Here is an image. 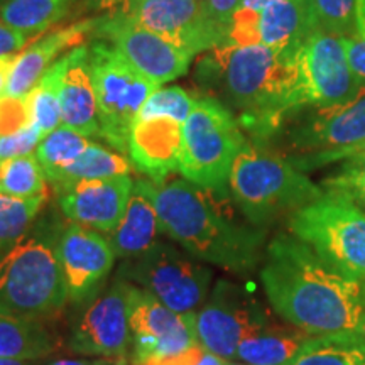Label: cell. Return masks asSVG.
Instances as JSON below:
<instances>
[{"instance_id": "cell-1", "label": "cell", "mask_w": 365, "mask_h": 365, "mask_svg": "<svg viewBox=\"0 0 365 365\" xmlns=\"http://www.w3.org/2000/svg\"><path fill=\"white\" fill-rule=\"evenodd\" d=\"M261 281L274 312L298 330L314 336L362 335L365 286L328 266L298 237H274Z\"/></svg>"}, {"instance_id": "cell-2", "label": "cell", "mask_w": 365, "mask_h": 365, "mask_svg": "<svg viewBox=\"0 0 365 365\" xmlns=\"http://www.w3.org/2000/svg\"><path fill=\"white\" fill-rule=\"evenodd\" d=\"M163 234L202 262L235 274L252 272L262 259L264 232L235 217L227 191L175 180L156 186Z\"/></svg>"}, {"instance_id": "cell-3", "label": "cell", "mask_w": 365, "mask_h": 365, "mask_svg": "<svg viewBox=\"0 0 365 365\" xmlns=\"http://www.w3.org/2000/svg\"><path fill=\"white\" fill-rule=\"evenodd\" d=\"M296 49L264 44H222L208 63L220 75L230 98L247 112L250 129L266 132L299 108Z\"/></svg>"}, {"instance_id": "cell-4", "label": "cell", "mask_w": 365, "mask_h": 365, "mask_svg": "<svg viewBox=\"0 0 365 365\" xmlns=\"http://www.w3.org/2000/svg\"><path fill=\"white\" fill-rule=\"evenodd\" d=\"M63 227H31L0 259V312L53 322L61 317L68 287L58 255Z\"/></svg>"}, {"instance_id": "cell-5", "label": "cell", "mask_w": 365, "mask_h": 365, "mask_svg": "<svg viewBox=\"0 0 365 365\" xmlns=\"http://www.w3.org/2000/svg\"><path fill=\"white\" fill-rule=\"evenodd\" d=\"M230 193L250 225L298 212L323 195L293 163L245 143L232 166Z\"/></svg>"}, {"instance_id": "cell-6", "label": "cell", "mask_w": 365, "mask_h": 365, "mask_svg": "<svg viewBox=\"0 0 365 365\" xmlns=\"http://www.w3.org/2000/svg\"><path fill=\"white\" fill-rule=\"evenodd\" d=\"M289 230L328 266L365 286V212L352 198L323 191L291 215Z\"/></svg>"}, {"instance_id": "cell-7", "label": "cell", "mask_w": 365, "mask_h": 365, "mask_svg": "<svg viewBox=\"0 0 365 365\" xmlns=\"http://www.w3.org/2000/svg\"><path fill=\"white\" fill-rule=\"evenodd\" d=\"M90 68L97 95L100 137L129 154L130 132L144 103L161 88L108 43H93Z\"/></svg>"}, {"instance_id": "cell-8", "label": "cell", "mask_w": 365, "mask_h": 365, "mask_svg": "<svg viewBox=\"0 0 365 365\" xmlns=\"http://www.w3.org/2000/svg\"><path fill=\"white\" fill-rule=\"evenodd\" d=\"M245 145L239 122L212 98L198 100L182 124L180 173L203 188L227 191L232 166Z\"/></svg>"}, {"instance_id": "cell-9", "label": "cell", "mask_w": 365, "mask_h": 365, "mask_svg": "<svg viewBox=\"0 0 365 365\" xmlns=\"http://www.w3.org/2000/svg\"><path fill=\"white\" fill-rule=\"evenodd\" d=\"M117 276L143 287L173 312L193 313L207 299L213 274L193 255L158 242L145 254L124 261Z\"/></svg>"}, {"instance_id": "cell-10", "label": "cell", "mask_w": 365, "mask_h": 365, "mask_svg": "<svg viewBox=\"0 0 365 365\" xmlns=\"http://www.w3.org/2000/svg\"><path fill=\"white\" fill-rule=\"evenodd\" d=\"M291 145L298 153L291 163L303 171L365 153V83L349 98L319 107L291 134Z\"/></svg>"}, {"instance_id": "cell-11", "label": "cell", "mask_w": 365, "mask_h": 365, "mask_svg": "<svg viewBox=\"0 0 365 365\" xmlns=\"http://www.w3.org/2000/svg\"><path fill=\"white\" fill-rule=\"evenodd\" d=\"M130 289L132 282L118 277L85 304L73 319L68 336V349L73 354L102 357L113 365L130 362Z\"/></svg>"}, {"instance_id": "cell-12", "label": "cell", "mask_w": 365, "mask_h": 365, "mask_svg": "<svg viewBox=\"0 0 365 365\" xmlns=\"http://www.w3.org/2000/svg\"><path fill=\"white\" fill-rule=\"evenodd\" d=\"M271 323L267 309L249 291L220 279L212 289L207 304L196 314V335L210 354L230 360L245 336Z\"/></svg>"}, {"instance_id": "cell-13", "label": "cell", "mask_w": 365, "mask_h": 365, "mask_svg": "<svg viewBox=\"0 0 365 365\" xmlns=\"http://www.w3.org/2000/svg\"><path fill=\"white\" fill-rule=\"evenodd\" d=\"M124 14L193 56L227 43L228 26L213 17L207 0H132Z\"/></svg>"}, {"instance_id": "cell-14", "label": "cell", "mask_w": 365, "mask_h": 365, "mask_svg": "<svg viewBox=\"0 0 365 365\" xmlns=\"http://www.w3.org/2000/svg\"><path fill=\"white\" fill-rule=\"evenodd\" d=\"M195 322V313L173 312L143 287L132 284V365L176 357L200 345Z\"/></svg>"}, {"instance_id": "cell-15", "label": "cell", "mask_w": 365, "mask_h": 365, "mask_svg": "<svg viewBox=\"0 0 365 365\" xmlns=\"http://www.w3.org/2000/svg\"><path fill=\"white\" fill-rule=\"evenodd\" d=\"M298 103L327 107L349 98L360 81L350 70L341 38L314 31L296 49Z\"/></svg>"}, {"instance_id": "cell-16", "label": "cell", "mask_w": 365, "mask_h": 365, "mask_svg": "<svg viewBox=\"0 0 365 365\" xmlns=\"http://www.w3.org/2000/svg\"><path fill=\"white\" fill-rule=\"evenodd\" d=\"M58 255L73 307H85L102 293L117 257L110 239L75 222L61 230Z\"/></svg>"}, {"instance_id": "cell-17", "label": "cell", "mask_w": 365, "mask_h": 365, "mask_svg": "<svg viewBox=\"0 0 365 365\" xmlns=\"http://www.w3.org/2000/svg\"><path fill=\"white\" fill-rule=\"evenodd\" d=\"M98 34L159 86L185 75L195 58L163 36L137 24L127 14H115L100 21Z\"/></svg>"}, {"instance_id": "cell-18", "label": "cell", "mask_w": 365, "mask_h": 365, "mask_svg": "<svg viewBox=\"0 0 365 365\" xmlns=\"http://www.w3.org/2000/svg\"><path fill=\"white\" fill-rule=\"evenodd\" d=\"M318 31L309 0H277L259 12L237 11L228 22L227 43L299 48Z\"/></svg>"}, {"instance_id": "cell-19", "label": "cell", "mask_w": 365, "mask_h": 365, "mask_svg": "<svg viewBox=\"0 0 365 365\" xmlns=\"http://www.w3.org/2000/svg\"><path fill=\"white\" fill-rule=\"evenodd\" d=\"M132 186L129 176L80 181L58 191V202L71 222L112 234L124 218Z\"/></svg>"}, {"instance_id": "cell-20", "label": "cell", "mask_w": 365, "mask_h": 365, "mask_svg": "<svg viewBox=\"0 0 365 365\" xmlns=\"http://www.w3.org/2000/svg\"><path fill=\"white\" fill-rule=\"evenodd\" d=\"M182 124L170 117L137 118L130 132L129 156L137 171L161 186L180 171Z\"/></svg>"}, {"instance_id": "cell-21", "label": "cell", "mask_w": 365, "mask_h": 365, "mask_svg": "<svg viewBox=\"0 0 365 365\" xmlns=\"http://www.w3.org/2000/svg\"><path fill=\"white\" fill-rule=\"evenodd\" d=\"M61 124L81 135H100L97 95L90 68V48L78 46L63 56L59 81Z\"/></svg>"}, {"instance_id": "cell-22", "label": "cell", "mask_w": 365, "mask_h": 365, "mask_svg": "<svg viewBox=\"0 0 365 365\" xmlns=\"http://www.w3.org/2000/svg\"><path fill=\"white\" fill-rule=\"evenodd\" d=\"M98 21L88 19L76 22L65 27V29L54 31V33L44 36L43 39L36 41L33 46L17 54L14 61L11 75H9L7 90L4 97L24 98L34 86L39 83L46 71L51 68L59 54L66 49L78 48V44L85 39V36L93 29Z\"/></svg>"}, {"instance_id": "cell-23", "label": "cell", "mask_w": 365, "mask_h": 365, "mask_svg": "<svg viewBox=\"0 0 365 365\" xmlns=\"http://www.w3.org/2000/svg\"><path fill=\"white\" fill-rule=\"evenodd\" d=\"M156 186L148 180L134 181L124 218L110 234V244L115 255L124 261L148 252L158 244L159 234H163L154 202Z\"/></svg>"}, {"instance_id": "cell-24", "label": "cell", "mask_w": 365, "mask_h": 365, "mask_svg": "<svg viewBox=\"0 0 365 365\" xmlns=\"http://www.w3.org/2000/svg\"><path fill=\"white\" fill-rule=\"evenodd\" d=\"M61 346L48 322L0 312V357L41 360Z\"/></svg>"}, {"instance_id": "cell-25", "label": "cell", "mask_w": 365, "mask_h": 365, "mask_svg": "<svg viewBox=\"0 0 365 365\" xmlns=\"http://www.w3.org/2000/svg\"><path fill=\"white\" fill-rule=\"evenodd\" d=\"M308 340V333L272 325L245 336L237 349V357L247 365H286Z\"/></svg>"}, {"instance_id": "cell-26", "label": "cell", "mask_w": 365, "mask_h": 365, "mask_svg": "<svg viewBox=\"0 0 365 365\" xmlns=\"http://www.w3.org/2000/svg\"><path fill=\"white\" fill-rule=\"evenodd\" d=\"M286 365H365V336L335 333L308 339Z\"/></svg>"}, {"instance_id": "cell-27", "label": "cell", "mask_w": 365, "mask_h": 365, "mask_svg": "<svg viewBox=\"0 0 365 365\" xmlns=\"http://www.w3.org/2000/svg\"><path fill=\"white\" fill-rule=\"evenodd\" d=\"M130 163L129 159L120 154L102 148V145L90 144L81 156L75 163L59 173L53 181L58 191L68 188L80 181L88 180H108V178L129 176Z\"/></svg>"}, {"instance_id": "cell-28", "label": "cell", "mask_w": 365, "mask_h": 365, "mask_svg": "<svg viewBox=\"0 0 365 365\" xmlns=\"http://www.w3.org/2000/svg\"><path fill=\"white\" fill-rule=\"evenodd\" d=\"M70 0H6L0 21L33 38L65 16Z\"/></svg>"}, {"instance_id": "cell-29", "label": "cell", "mask_w": 365, "mask_h": 365, "mask_svg": "<svg viewBox=\"0 0 365 365\" xmlns=\"http://www.w3.org/2000/svg\"><path fill=\"white\" fill-rule=\"evenodd\" d=\"M90 144L85 135L63 124L44 135L36 149V158L46 180L51 182L56 180L59 173L75 163Z\"/></svg>"}, {"instance_id": "cell-30", "label": "cell", "mask_w": 365, "mask_h": 365, "mask_svg": "<svg viewBox=\"0 0 365 365\" xmlns=\"http://www.w3.org/2000/svg\"><path fill=\"white\" fill-rule=\"evenodd\" d=\"M48 195L16 198L0 193V259L31 230Z\"/></svg>"}, {"instance_id": "cell-31", "label": "cell", "mask_w": 365, "mask_h": 365, "mask_svg": "<svg viewBox=\"0 0 365 365\" xmlns=\"http://www.w3.org/2000/svg\"><path fill=\"white\" fill-rule=\"evenodd\" d=\"M63 58H59L54 65L44 73L39 83L29 93L31 120L41 130V134L48 135L49 132L61 125V107H59V81H61Z\"/></svg>"}, {"instance_id": "cell-32", "label": "cell", "mask_w": 365, "mask_h": 365, "mask_svg": "<svg viewBox=\"0 0 365 365\" xmlns=\"http://www.w3.org/2000/svg\"><path fill=\"white\" fill-rule=\"evenodd\" d=\"M0 193L16 196V198H34V196L48 195L46 176L34 153L2 161Z\"/></svg>"}, {"instance_id": "cell-33", "label": "cell", "mask_w": 365, "mask_h": 365, "mask_svg": "<svg viewBox=\"0 0 365 365\" xmlns=\"http://www.w3.org/2000/svg\"><path fill=\"white\" fill-rule=\"evenodd\" d=\"M309 2L318 31L336 38H349L357 33L355 0H309Z\"/></svg>"}, {"instance_id": "cell-34", "label": "cell", "mask_w": 365, "mask_h": 365, "mask_svg": "<svg viewBox=\"0 0 365 365\" xmlns=\"http://www.w3.org/2000/svg\"><path fill=\"white\" fill-rule=\"evenodd\" d=\"M196 103H198V98L191 97L188 91L180 88V86L159 88L144 103L139 118L170 117L185 124Z\"/></svg>"}, {"instance_id": "cell-35", "label": "cell", "mask_w": 365, "mask_h": 365, "mask_svg": "<svg viewBox=\"0 0 365 365\" xmlns=\"http://www.w3.org/2000/svg\"><path fill=\"white\" fill-rule=\"evenodd\" d=\"M325 185L328 186L327 191H339L365 207V153L346 159L339 175L328 180Z\"/></svg>"}, {"instance_id": "cell-36", "label": "cell", "mask_w": 365, "mask_h": 365, "mask_svg": "<svg viewBox=\"0 0 365 365\" xmlns=\"http://www.w3.org/2000/svg\"><path fill=\"white\" fill-rule=\"evenodd\" d=\"M33 124L31 120L29 95L24 98H0V137L16 134Z\"/></svg>"}, {"instance_id": "cell-37", "label": "cell", "mask_w": 365, "mask_h": 365, "mask_svg": "<svg viewBox=\"0 0 365 365\" xmlns=\"http://www.w3.org/2000/svg\"><path fill=\"white\" fill-rule=\"evenodd\" d=\"M43 137L44 135L41 134V130L34 124L16 132V134L2 135L0 137V163L12 158L33 154L34 149H38Z\"/></svg>"}, {"instance_id": "cell-38", "label": "cell", "mask_w": 365, "mask_h": 365, "mask_svg": "<svg viewBox=\"0 0 365 365\" xmlns=\"http://www.w3.org/2000/svg\"><path fill=\"white\" fill-rule=\"evenodd\" d=\"M344 43L346 61L355 78L365 83V34L355 33L349 38H341Z\"/></svg>"}, {"instance_id": "cell-39", "label": "cell", "mask_w": 365, "mask_h": 365, "mask_svg": "<svg viewBox=\"0 0 365 365\" xmlns=\"http://www.w3.org/2000/svg\"><path fill=\"white\" fill-rule=\"evenodd\" d=\"M31 36L21 31L14 29L4 21H0V56H9V54H17L24 46L29 43Z\"/></svg>"}, {"instance_id": "cell-40", "label": "cell", "mask_w": 365, "mask_h": 365, "mask_svg": "<svg viewBox=\"0 0 365 365\" xmlns=\"http://www.w3.org/2000/svg\"><path fill=\"white\" fill-rule=\"evenodd\" d=\"M210 11H212L213 17L222 24L228 26L232 21L234 14L239 11L242 0H207Z\"/></svg>"}, {"instance_id": "cell-41", "label": "cell", "mask_w": 365, "mask_h": 365, "mask_svg": "<svg viewBox=\"0 0 365 365\" xmlns=\"http://www.w3.org/2000/svg\"><path fill=\"white\" fill-rule=\"evenodd\" d=\"M91 7L97 9V11H103L112 14H124L129 9L132 0H86Z\"/></svg>"}, {"instance_id": "cell-42", "label": "cell", "mask_w": 365, "mask_h": 365, "mask_svg": "<svg viewBox=\"0 0 365 365\" xmlns=\"http://www.w3.org/2000/svg\"><path fill=\"white\" fill-rule=\"evenodd\" d=\"M17 54H9V56H0V98L6 95L9 75H11L12 65L16 61Z\"/></svg>"}, {"instance_id": "cell-43", "label": "cell", "mask_w": 365, "mask_h": 365, "mask_svg": "<svg viewBox=\"0 0 365 365\" xmlns=\"http://www.w3.org/2000/svg\"><path fill=\"white\" fill-rule=\"evenodd\" d=\"M112 362L107 359H58L48 365H110Z\"/></svg>"}, {"instance_id": "cell-44", "label": "cell", "mask_w": 365, "mask_h": 365, "mask_svg": "<svg viewBox=\"0 0 365 365\" xmlns=\"http://www.w3.org/2000/svg\"><path fill=\"white\" fill-rule=\"evenodd\" d=\"M277 2V0H242L240 4V11H247V12H259L262 9H266L271 4Z\"/></svg>"}, {"instance_id": "cell-45", "label": "cell", "mask_w": 365, "mask_h": 365, "mask_svg": "<svg viewBox=\"0 0 365 365\" xmlns=\"http://www.w3.org/2000/svg\"><path fill=\"white\" fill-rule=\"evenodd\" d=\"M355 14H357V33L365 34V0H355Z\"/></svg>"}, {"instance_id": "cell-46", "label": "cell", "mask_w": 365, "mask_h": 365, "mask_svg": "<svg viewBox=\"0 0 365 365\" xmlns=\"http://www.w3.org/2000/svg\"><path fill=\"white\" fill-rule=\"evenodd\" d=\"M196 365H227V362H225V359L218 357V355L210 354V352H207V350H205L202 359H200V362Z\"/></svg>"}, {"instance_id": "cell-47", "label": "cell", "mask_w": 365, "mask_h": 365, "mask_svg": "<svg viewBox=\"0 0 365 365\" xmlns=\"http://www.w3.org/2000/svg\"><path fill=\"white\" fill-rule=\"evenodd\" d=\"M0 365H36V360H22V359L0 357Z\"/></svg>"}, {"instance_id": "cell-48", "label": "cell", "mask_w": 365, "mask_h": 365, "mask_svg": "<svg viewBox=\"0 0 365 365\" xmlns=\"http://www.w3.org/2000/svg\"><path fill=\"white\" fill-rule=\"evenodd\" d=\"M227 365H240V364H234V362H232V364H227Z\"/></svg>"}]
</instances>
